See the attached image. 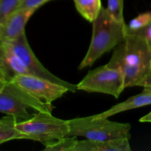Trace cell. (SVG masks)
Wrapping results in <instances>:
<instances>
[{
  "instance_id": "cell-11",
  "label": "cell",
  "mask_w": 151,
  "mask_h": 151,
  "mask_svg": "<svg viewBox=\"0 0 151 151\" xmlns=\"http://www.w3.org/2000/svg\"><path fill=\"white\" fill-rule=\"evenodd\" d=\"M75 151H131L129 138L97 141L78 140Z\"/></svg>"
},
{
  "instance_id": "cell-20",
  "label": "cell",
  "mask_w": 151,
  "mask_h": 151,
  "mask_svg": "<svg viewBox=\"0 0 151 151\" xmlns=\"http://www.w3.org/2000/svg\"><path fill=\"white\" fill-rule=\"evenodd\" d=\"M51 0H24L19 9L22 8H39L41 5ZM18 9V10H19Z\"/></svg>"
},
{
  "instance_id": "cell-4",
  "label": "cell",
  "mask_w": 151,
  "mask_h": 151,
  "mask_svg": "<svg viewBox=\"0 0 151 151\" xmlns=\"http://www.w3.org/2000/svg\"><path fill=\"white\" fill-rule=\"evenodd\" d=\"M69 137H82L87 139L105 141L120 138L130 139L131 125L111 121L94 115L69 120Z\"/></svg>"
},
{
  "instance_id": "cell-3",
  "label": "cell",
  "mask_w": 151,
  "mask_h": 151,
  "mask_svg": "<svg viewBox=\"0 0 151 151\" xmlns=\"http://www.w3.org/2000/svg\"><path fill=\"white\" fill-rule=\"evenodd\" d=\"M16 128L24 139L40 142L45 145L69 137V120L59 119L52 113L35 112L31 117L18 121Z\"/></svg>"
},
{
  "instance_id": "cell-9",
  "label": "cell",
  "mask_w": 151,
  "mask_h": 151,
  "mask_svg": "<svg viewBox=\"0 0 151 151\" xmlns=\"http://www.w3.org/2000/svg\"><path fill=\"white\" fill-rule=\"evenodd\" d=\"M36 8H22L0 22V42H10L25 32V26Z\"/></svg>"
},
{
  "instance_id": "cell-14",
  "label": "cell",
  "mask_w": 151,
  "mask_h": 151,
  "mask_svg": "<svg viewBox=\"0 0 151 151\" xmlns=\"http://www.w3.org/2000/svg\"><path fill=\"white\" fill-rule=\"evenodd\" d=\"M78 13L92 23L102 8L101 0H73Z\"/></svg>"
},
{
  "instance_id": "cell-12",
  "label": "cell",
  "mask_w": 151,
  "mask_h": 151,
  "mask_svg": "<svg viewBox=\"0 0 151 151\" xmlns=\"http://www.w3.org/2000/svg\"><path fill=\"white\" fill-rule=\"evenodd\" d=\"M149 105H151V90L144 88L140 94L129 97L125 101L115 105L106 111L95 114L94 116L98 118H109L121 112Z\"/></svg>"
},
{
  "instance_id": "cell-2",
  "label": "cell",
  "mask_w": 151,
  "mask_h": 151,
  "mask_svg": "<svg viewBox=\"0 0 151 151\" xmlns=\"http://www.w3.org/2000/svg\"><path fill=\"white\" fill-rule=\"evenodd\" d=\"M92 24L89 48L80 63L79 69L92 66L103 55L123 42L127 36L126 24L116 22L103 7Z\"/></svg>"
},
{
  "instance_id": "cell-23",
  "label": "cell",
  "mask_w": 151,
  "mask_h": 151,
  "mask_svg": "<svg viewBox=\"0 0 151 151\" xmlns=\"http://www.w3.org/2000/svg\"><path fill=\"white\" fill-rule=\"evenodd\" d=\"M6 83H7L3 82L2 81H1V80H0V91H2V89L4 88V86H5Z\"/></svg>"
},
{
  "instance_id": "cell-21",
  "label": "cell",
  "mask_w": 151,
  "mask_h": 151,
  "mask_svg": "<svg viewBox=\"0 0 151 151\" xmlns=\"http://www.w3.org/2000/svg\"><path fill=\"white\" fill-rule=\"evenodd\" d=\"M137 86H142L146 89L151 90V70L137 83Z\"/></svg>"
},
{
  "instance_id": "cell-7",
  "label": "cell",
  "mask_w": 151,
  "mask_h": 151,
  "mask_svg": "<svg viewBox=\"0 0 151 151\" xmlns=\"http://www.w3.org/2000/svg\"><path fill=\"white\" fill-rule=\"evenodd\" d=\"M5 43H7L13 52L22 60V63L24 64L31 75L44 78L53 83L63 86L69 88V91L71 92H76L78 90L77 85L68 83L58 78L43 66L42 63L38 60V59L32 52L25 32H24L16 39Z\"/></svg>"
},
{
  "instance_id": "cell-16",
  "label": "cell",
  "mask_w": 151,
  "mask_h": 151,
  "mask_svg": "<svg viewBox=\"0 0 151 151\" xmlns=\"http://www.w3.org/2000/svg\"><path fill=\"white\" fill-rule=\"evenodd\" d=\"M123 9L124 0H108V7L106 10L114 20L120 23H125Z\"/></svg>"
},
{
  "instance_id": "cell-17",
  "label": "cell",
  "mask_w": 151,
  "mask_h": 151,
  "mask_svg": "<svg viewBox=\"0 0 151 151\" xmlns=\"http://www.w3.org/2000/svg\"><path fill=\"white\" fill-rule=\"evenodd\" d=\"M151 23V11L141 13L127 24V32H134Z\"/></svg>"
},
{
  "instance_id": "cell-13",
  "label": "cell",
  "mask_w": 151,
  "mask_h": 151,
  "mask_svg": "<svg viewBox=\"0 0 151 151\" xmlns=\"http://www.w3.org/2000/svg\"><path fill=\"white\" fill-rule=\"evenodd\" d=\"M20 119L12 115H7L0 119V145L14 139H24L22 134L16 128V124Z\"/></svg>"
},
{
  "instance_id": "cell-18",
  "label": "cell",
  "mask_w": 151,
  "mask_h": 151,
  "mask_svg": "<svg viewBox=\"0 0 151 151\" xmlns=\"http://www.w3.org/2000/svg\"><path fill=\"white\" fill-rule=\"evenodd\" d=\"M24 0H0V22L20 7Z\"/></svg>"
},
{
  "instance_id": "cell-8",
  "label": "cell",
  "mask_w": 151,
  "mask_h": 151,
  "mask_svg": "<svg viewBox=\"0 0 151 151\" xmlns=\"http://www.w3.org/2000/svg\"><path fill=\"white\" fill-rule=\"evenodd\" d=\"M12 82L34 97L49 105H52L55 100L69 91V88L63 86L31 74H19L13 78Z\"/></svg>"
},
{
  "instance_id": "cell-19",
  "label": "cell",
  "mask_w": 151,
  "mask_h": 151,
  "mask_svg": "<svg viewBox=\"0 0 151 151\" xmlns=\"http://www.w3.org/2000/svg\"><path fill=\"white\" fill-rule=\"evenodd\" d=\"M127 34H134V35L141 37L148 43V44L151 47V23L149 24L146 27H145L139 29V30L127 32Z\"/></svg>"
},
{
  "instance_id": "cell-5",
  "label": "cell",
  "mask_w": 151,
  "mask_h": 151,
  "mask_svg": "<svg viewBox=\"0 0 151 151\" xmlns=\"http://www.w3.org/2000/svg\"><path fill=\"white\" fill-rule=\"evenodd\" d=\"M54 106L34 97L13 82H8L0 91V112L17 119H29L33 112L52 113Z\"/></svg>"
},
{
  "instance_id": "cell-22",
  "label": "cell",
  "mask_w": 151,
  "mask_h": 151,
  "mask_svg": "<svg viewBox=\"0 0 151 151\" xmlns=\"http://www.w3.org/2000/svg\"><path fill=\"white\" fill-rule=\"evenodd\" d=\"M140 122H151V111L139 119Z\"/></svg>"
},
{
  "instance_id": "cell-10",
  "label": "cell",
  "mask_w": 151,
  "mask_h": 151,
  "mask_svg": "<svg viewBox=\"0 0 151 151\" xmlns=\"http://www.w3.org/2000/svg\"><path fill=\"white\" fill-rule=\"evenodd\" d=\"M19 74H30L22 60L7 44H0V80L4 83L13 81Z\"/></svg>"
},
{
  "instance_id": "cell-24",
  "label": "cell",
  "mask_w": 151,
  "mask_h": 151,
  "mask_svg": "<svg viewBox=\"0 0 151 151\" xmlns=\"http://www.w3.org/2000/svg\"><path fill=\"white\" fill-rule=\"evenodd\" d=\"M1 44V42H0V44Z\"/></svg>"
},
{
  "instance_id": "cell-15",
  "label": "cell",
  "mask_w": 151,
  "mask_h": 151,
  "mask_svg": "<svg viewBox=\"0 0 151 151\" xmlns=\"http://www.w3.org/2000/svg\"><path fill=\"white\" fill-rule=\"evenodd\" d=\"M78 139L77 137H66L44 145V150L47 151H75Z\"/></svg>"
},
{
  "instance_id": "cell-1",
  "label": "cell",
  "mask_w": 151,
  "mask_h": 151,
  "mask_svg": "<svg viewBox=\"0 0 151 151\" xmlns=\"http://www.w3.org/2000/svg\"><path fill=\"white\" fill-rule=\"evenodd\" d=\"M108 64L121 71L125 88L137 86L151 70V47L141 37L127 34L123 42L115 47Z\"/></svg>"
},
{
  "instance_id": "cell-6",
  "label": "cell",
  "mask_w": 151,
  "mask_h": 151,
  "mask_svg": "<svg viewBox=\"0 0 151 151\" xmlns=\"http://www.w3.org/2000/svg\"><path fill=\"white\" fill-rule=\"evenodd\" d=\"M77 86L78 90L109 94L116 99L125 88L121 71L108 63L90 70Z\"/></svg>"
}]
</instances>
